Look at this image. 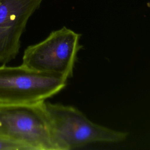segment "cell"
Wrapping results in <instances>:
<instances>
[{
  "mask_svg": "<svg viewBox=\"0 0 150 150\" xmlns=\"http://www.w3.org/2000/svg\"><path fill=\"white\" fill-rule=\"evenodd\" d=\"M0 138L22 144L29 150H59L44 101L0 103Z\"/></svg>",
  "mask_w": 150,
  "mask_h": 150,
  "instance_id": "cell-2",
  "label": "cell"
},
{
  "mask_svg": "<svg viewBox=\"0 0 150 150\" xmlns=\"http://www.w3.org/2000/svg\"><path fill=\"white\" fill-rule=\"evenodd\" d=\"M43 0H0V63L16 57L26 23Z\"/></svg>",
  "mask_w": 150,
  "mask_h": 150,
  "instance_id": "cell-5",
  "label": "cell"
},
{
  "mask_svg": "<svg viewBox=\"0 0 150 150\" xmlns=\"http://www.w3.org/2000/svg\"><path fill=\"white\" fill-rule=\"evenodd\" d=\"M81 35L64 26L24 51L22 64L39 71L71 77L77 54L82 46Z\"/></svg>",
  "mask_w": 150,
  "mask_h": 150,
  "instance_id": "cell-4",
  "label": "cell"
},
{
  "mask_svg": "<svg viewBox=\"0 0 150 150\" xmlns=\"http://www.w3.org/2000/svg\"><path fill=\"white\" fill-rule=\"evenodd\" d=\"M0 150H29L26 146L0 138Z\"/></svg>",
  "mask_w": 150,
  "mask_h": 150,
  "instance_id": "cell-6",
  "label": "cell"
},
{
  "mask_svg": "<svg viewBox=\"0 0 150 150\" xmlns=\"http://www.w3.org/2000/svg\"><path fill=\"white\" fill-rule=\"evenodd\" d=\"M59 150H70L94 142L118 143L128 132L96 124L74 106L44 101Z\"/></svg>",
  "mask_w": 150,
  "mask_h": 150,
  "instance_id": "cell-1",
  "label": "cell"
},
{
  "mask_svg": "<svg viewBox=\"0 0 150 150\" xmlns=\"http://www.w3.org/2000/svg\"><path fill=\"white\" fill-rule=\"evenodd\" d=\"M67 79L36 71L22 64L0 66V103L35 104L45 101L64 88Z\"/></svg>",
  "mask_w": 150,
  "mask_h": 150,
  "instance_id": "cell-3",
  "label": "cell"
}]
</instances>
